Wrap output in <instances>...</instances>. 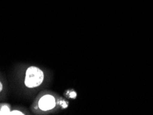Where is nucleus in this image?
Listing matches in <instances>:
<instances>
[{"label": "nucleus", "mask_w": 153, "mask_h": 115, "mask_svg": "<svg viewBox=\"0 0 153 115\" xmlns=\"http://www.w3.org/2000/svg\"><path fill=\"white\" fill-rule=\"evenodd\" d=\"M12 105L8 103H0V115H9Z\"/></svg>", "instance_id": "nucleus-4"}, {"label": "nucleus", "mask_w": 153, "mask_h": 115, "mask_svg": "<svg viewBox=\"0 0 153 115\" xmlns=\"http://www.w3.org/2000/svg\"><path fill=\"white\" fill-rule=\"evenodd\" d=\"M68 103L63 100L55 93L44 91L39 92L30 105L33 114L45 115L55 112L59 108H66Z\"/></svg>", "instance_id": "nucleus-1"}, {"label": "nucleus", "mask_w": 153, "mask_h": 115, "mask_svg": "<svg viewBox=\"0 0 153 115\" xmlns=\"http://www.w3.org/2000/svg\"><path fill=\"white\" fill-rule=\"evenodd\" d=\"M32 114L30 112H29L28 110L25 108L21 106H16L12 108V110H10L9 115H30Z\"/></svg>", "instance_id": "nucleus-3"}, {"label": "nucleus", "mask_w": 153, "mask_h": 115, "mask_svg": "<svg viewBox=\"0 0 153 115\" xmlns=\"http://www.w3.org/2000/svg\"><path fill=\"white\" fill-rule=\"evenodd\" d=\"M4 91H5V85H4L3 80L0 78V95H1L4 93Z\"/></svg>", "instance_id": "nucleus-5"}, {"label": "nucleus", "mask_w": 153, "mask_h": 115, "mask_svg": "<svg viewBox=\"0 0 153 115\" xmlns=\"http://www.w3.org/2000/svg\"><path fill=\"white\" fill-rule=\"evenodd\" d=\"M19 82L27 91H36L44 84L46 74L41 68L36 66H24L19 69Z\"/></svg>", "instance_id": "nucleus-2"}]
</instances>
